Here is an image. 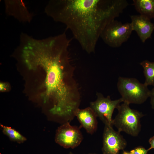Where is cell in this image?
<instances>
[{
    "label": "cell",
    "mask_w": 154,
    "mask_h": 154,
    "mask_svg": "<svg viewBox=\"0 0 154 154\" xmlns=\"http://www.w3.org/2000/svg\"><path fill=\"white\" fill-rule=\"evenodd\" d=\"M70 43L65 33L40 39L27 35L20 40L17 50L28 70L42 74L40 95L45 103L52 102L50 112L70 121L81 99L69 55Z\"/></svg>",
    "instance_id": "obj_1"
},
{
    "label": "cell",
    "mask_w": 154,
    "mask_h": 154,
    "mask_svg": "<svg viewBox=\"0 0 154 154\" xmlns=\"http://www.w3.org/2000/svg\"><path fill=\"white\" fill-rule=\"evenodd\" d=\"M128 4L125 0H51L45 12L64 25L82 49L90 54L95 52L106 26Z\"/></svg>",
    "instance_id": "obj_2"
},
{
    "label": "cell",
    "mask_w": 154,
    "mask_h": 154,
    "mask_svg": "<svg viewBox=\"0 0 154 154\" xmlns=\"http://www.w3.org/2000/svg\"><path fill=\"white\" fill-rule=\"evenodd\" d=\"M117 109L118 113L113 120V125L120 133L123 131L133 137L138 136L141 128L140 119L144 115L131 108L125 103L120 104Z\"/></svg>",
    "instance_id": "obj_3"
},
{
    "label": "cell",
    "mask_w": 154,
    "mask_h": 154,
    "mask_svg": "<svg viewBox=\"0 0 154 154\" xmlns=\"http://www.w3.org/2000/svg\"><path fill=\"white\" fill-rule=\"evenodd\" d=\"M117 86L123 102L129 105L142 104L150 96L147 86L135 78L120 77Z\"/></svg>",
    "instance_id": "obj_4"
},
{
    "label": "cell",
    "mask_w": 154,
    "mask_h": 154,
    "mask_svg": "<svg viewBox=\"0 0 154 154\" xmlns=\"http://www.w3.org/2000/svg\"><path fill=\"white\" fill-rule=\"evenodd\" d=\"M133 31L131 23L123 24L114 19L106 26L100 37L109 46L118 47L127 41Z\"/></svg>",
    "instance_id": "obj_5"
},
{
    "label": "cell",
    "mask_w": 154,
    "mask_h": 154,
    "mask_svg": "<svg viewBox=\"0 0 154 154\" xmlns=\"http://www.w3.org/2000/svg\"><path fill=\"white\" fill-rule=\"evenodd\" d=\"M96 95L97 99L90 103V107L105 125L113 126L112 114L114 109L123 102L122 98L112 100L109 96L105 97L100 93H97Z\"/></svg>",
    "instance_id": "obj_6"
},
{
    "label": "cell",
    "mask_w": 154,
    "mask_h": 154,
    "mask_svg": "<svg viewBox=\"0 0 154 154\" xmlns=\"http://www.w3.org/2000/svg\"><path fill=\"white\" fill-rule=\"evenodd\" d=\"M83 136L79 128L72 126L67 122L57 129L55 140L56 143L65 148H74L80 145Z\"/></svg>",
    "instance_id": "obj_7"
},
{
    "label": "cell",
    "mask_w": 154,
    "mask_h": 154,
    "mask_svg": "<svg viewBox=\"0 0 154 154\" xmlns=\"http://www.w3.org/2000/svg\"><path fill=\"white\" fill-rule=\"evenodd\" d=\"M127 142L120 133L115 131L112 126L105 125L103 135L102 154H118L125 148Z\"/></svg>",
    "instance_id": "obj_8"
},
{
    "label": "cell",
    "mask_w": 154,
    "mask_h": 154,
    "mask_svg": "<svg viewBox=\"0 0 154 154\" xmlns=\"http://www.w3.org/2000/svg\"><path fill=\"white\" fill-rule=\"evenodd\" d=\"M133 30L135 31L142 42L150 38L154 30V24L150 19L141 15L130 16Z\"/></svg>",
    "instance_id": "obj_9"
},
{
    "label": "cell",
    "mask_w": 154,
    "mask_h": 154,
    "mask_svg": "<svg viewBox=\"0 0 154 154\" xmlns=\"http://www.w3.org/2000/svg\"><path fill=\"white\" fill-rule=\"evenodd\" d=\"M5 2V11L8 15L13 16L20 22H31L33 15L22 1L6 0Z\"/></svg>",
    "instance_id": "obj_10"
},
{
    "label": "cell",
    "mask_w": 154,
    "mask_h": 154,
    "mask_svg": "<svg viewBox=\"0 0 154 154\" xmlns=\"http://www.w3.org/2000/svg\"><path fill=\"white\" fill-rule=\"evenodd\" d=\"M76 116L87 132L92 134L96 130L98 126L97 117L92 109L90 107L84 109L78 108L75 113Z\"/></svg>",
    "instance_id": "obj_11"
},
{
    "label": "cell",
    "mask_w": 154,
    "mask_h": 154,
    "mask_svg": "<svg viewBox=\"0 0 154 154\" xmlns=\"http://www.w3.org/2000/svg\"><path fill=\"white\" fill-rule=\"evenodd\" d=\"M133 2L140 15L150 19L154 18V0H133Z\"/></svg>",
    "instance_id": "obj_12"
},
{
    "label": "cell",
    "mask_w": 154,
    "mask_h": 154,
    "mask_svg": "<svg viewBox=\"0 0 154 154\" xmlns=\"http://www.w3.org/2000/svg\"><path fill=\"white\" fill-rule=\"evenodd\" d=\"M143 69V73L145 77L144 84L147 86H154V62L144 60L140 63Z\"/></svg>",
    "instance_id": "obj_13"
},
{
    "label": "cell",
    "mask_w": 154,
    "mask_h": 154,
    "mask_svg": "<svg viewBox=\"0 0 154 154\" xmlns=\"http://www.w3.org/2000/svg\"><path fill=\"white\" fill-rule=\"evenodd\" d=\"M0 126L3 133L11 141L19 143H23L26 141V138L15 129L2 124H0Z\"/></svg>",
    "instance_id": "obj_14"
},
{
    "label": "cell",
    "mask_w": 154,
    "mask_h": 154,
    "mask_svg": "<svg viewBox=\"0 0 154 154\" xmlns=\"http://www.w3.org/2000/svg\"><path fill=\"white\" fill-rule=\"evenodd\" d=\"M150 150L149 148L146 149L143 147L138 146L131 150L130 152L131 154H147Z\"/></svg>",
    "instance_id": "obj_15"
},
{
    "label": "cell",
    "mask_w": 154,
    "mask_h": 154,
    "mask_svg": "<svg viewBox=\"0 0 154 154\" xmlns=\"http://www.w3.org/2000/svg\"><path fill=\"white\" fill-rule=\"evenodd\" d=\"M9 86L7 84L1 82L0 84V90L2 92L8 90Z\"/></svg>",
    "instance_id": "obj_16"
},
{
    "label": "cell",
    "mask_w": 154,
    "mask_h": 154,
    "mask_svg": "<svg viewBox=\"0 0 154 154\" xmlns=\"http://www.w3.org/2000/svg\"><path fill=\"white\" fill-rule=\"evenodd\" d=\"M150 97H151V103L152 108L154 110V87L151 90Z\"/></svg>",
    "instance_id": "obj_17"
},
{
    "label": "cell",
    "mask_w": 154,
    "mask_h": 154,
    "mask_svg": "<svg viewBox=\"0 0 154 154\" xmlns=\"http://www.w3.org/2000/svg\"><path fill=\"white\" fill-rule=\"evenodd\" d=\"M149 143L150 145V147L149 148L150 150L154 149V136L151 137L149 140Z\"/></svg>",
    "instance_id": "obj_18"
},
{
    "label": "cell",
    "mask_w": 154,
    "mask_h": 154,
    "mask_svg": "<svg viewBox=\"0 0 154 154\" xmlns=\"http://www.w3.org/2000/svg\"><path fill=\"white\" fill-rule=\"evenodd\" d=\"M122 154H131L130 152L127 151L123 150Z\"/></svg>",
    "instance_id": "obj_19"
},
{
    "label": "cell",
    "mask_w": 154,
    "mask_h": 154,
    "mask_svg": "<svg viewBox=\"0 0 154 154\" xmlns=\"http://www.w3.org/2000/svg\"><path fill=\"white\" fill-rule=\"evenodd\" d=\"M68 154H74L71 152H70Z\"/></svg>",
    "instance_id": "obj_20"
},
{
    "label": "cell",
    "mask_w": 154,
    "mask_h": 154,
    "mask_svg": "<svg viewBox=\"0 0 154 154\" xmlns=\"http://www.w3.org/2000/svg\"><path fill=\"white\" fill-rule=\"evenodd\" d=\"M88 154H97L95 153H89Z\"/></svg>",
    "instance_id": "obj_21"
}]
</instances>
